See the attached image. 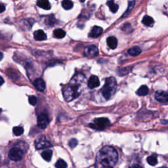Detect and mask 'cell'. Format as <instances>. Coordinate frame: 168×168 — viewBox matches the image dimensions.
<instances>
[{"label":"cell","instance_id":"obj_1","mask_svg":"<svg viewBox=\"0 0 168 168\" xmlns=\"http://www.w3.org/2000/svg\"><path fill=\"white\" fill-rule=\"evenodd\" d=\"M118 154L114 147H104L97 153L95 163V168H113L118 162Z\"/></svg>","mask_w":168,"mask_h":168},{"label":"cell","instance_id":"obj_2","mask_svg":"<svg viewBox=\"0 0 168 168\" xmlns=\"http://www.w3.org/2000/svg\"><path fill=\"white\" fill-rule=\"evenodd\" d=\"M85 80V76L81 73H77L70 81V84L66 86L63 91V96L66 101L70 102L80 95L79 88L81 84Z\"/></svg>","mask_w":168,"mask_h":168},{"label":"cell","instance_id":"obj_3","mask_svg":"<svg viewBox=\"0 0 168 168\" xmlns=\"http://www.w3.org/2000/svg\"><path fill=\"white\" fill-rule=\"evenodd\" d=\"M116 89V81L114 77H107L105 80V84L102 88V94L105 99L109 100L114 94Z\"/></svg>","mask_w":168,"mask_h":168},{"label":"cell","instance_id":"obj_4","mask_svg":"<svg viewBox=\"0 0 168 168\" xmlns=\"http://www.w3.org/2000/svg\"><path fill=\"white\" fill-rule=\"evenodd\" d=\"M110 125V121L106 118H97L94 120L93 123L89 124L91 127L97 130H104Z\"/></svg>","mask_w":168,"mask_h":168},{"label":"cell","instance_id":"obj_5","mask_svg":"<svg viewBox=\"0 0 168 168\" xmlns=\"http://www.w3.org/2000/svg\"><path fill=\"white\" fill-rule=\"evenodd\" d=\"M23 156H24V152L21 148L18 147L12 148L9 152V158L13 161H19L23 158Z\"/></svg>","mask_w":168,"mask_h":168},{"label":"cell","instance_id":"obj_6","mask_svg":"<svg viewBox=\"0 0 168 168\" xmlns=\"http://www.w3.org/2000/svg\"><path fill=\"white\" fill-rule=\"evenodd\" d=\"M51 147H52V144L46 139L44 135L40 136L35 141V147L37 150L44 149V148H48Z\"/></svg>","mask_w":168,"mask_h":168},{"label":"cell","instance_id":"obj_7","mask_svg":"<svg viewBox=\"0 0 168 168\" xmlns=\"http://www.w3.org/2000/svg\"><path fill=\"white\" fill-rule=\"evenodd\" d=\"M84 54L85 57L88 58L95 57L99 54V49L95 45H93L87 46L84 49Z\"/></svg>","mask_w":168,"mask_h":168},{"label":"cell","instance_id":"obj_8","mask_svg":"<svg viewBox=\"0 0 168 168\" xmlns=\"http://www.w3.org/2000/svg\"><path fill=\"white\" fill-rule=\"evenodd\" d=\"M49 124L48 117L45 114H41L38 118V126L42 130H44Z\"/></svg>","mask_w":168,"mask_h":168},{"label":"cell","instance_id":"obj_9","mask_svg":"<svg viewBox=\"0 0 168 168\" xmlns=\"http://www.w3.org/2000/svg\"><path fill=\"white\" fill-rule=\"evenodd\" d=\"M155 99L158 102L166 104L168 101V94L166 91H158L155 94Z\"/></svg>","mask_w":168,"mask_h":168},{"label":"cell","instance_id":"obj_10","mask_svg":"<svg viewBox=\"0 0 168 168\" xmlns=\"http://www.w3.org/2000/svg\"><path fill=\"white\" fill-rule=\"evenodd\" d=\"M87 85H88V87L90 89H94L99 87L100 85L99 77L94 75L91 76L88 81Z\"/></svg>","mask_w":168,"mask_h":168},{"label":"cell","instance_id":"obj_11","mask_svg":"<svg viewBox=\"0 0 168 168\" xmlns=\"http://www.w3.org/2000/svg\"><path fill=\"white\" fill-rule=\"evenodd\" d=\"M103 29L100 26H94L92 28L91 32L89 34V37L96 38L99 37L103 34Z\"/></svg>","mask_w":168,"mask_h":168},{"label":"cell","instance_id":"obj_12","mask_svg":"<svg viewBox=\"0 0 168 168\" xmlns=\"http://www.w3.org/2000/svg\"><path fill=\"white\" fill-rule=\"evenodd\" d=\"M34 85L38 91H44L45 89V83L41 78H38L34 81Z\"/></svg>","mask_w":168,"mask_h":168},{"label":"cell","instance_id":"obj_13","mask_svg":"<svg viewBox=\"0 0 168 168\" xmlns=\"http://www.w3.org/2000/svg\"><path fill=\"white\" fill-rule=\"evenodd\" d=\"M34 36L35 40L37 41H44L47 39L46 34L41 30H36L34 34Z\"/></svg>","mask_w":168,"mask_h":168},{"label":"cell","instance_id":"obj_14","mask_svg":"<svg viewBox=\"0 0 168 168\" xmlns=\"http://www.w3.org/2000/svg\"><path fill=\"white\" fill-rule=\"evenodd\" d=\"M107 44L110 49H114L117 48V45H118V40L114 36L108 37L107 39Z\"/></svg>","mask_w":168,"mask_h":168},{"label":"cell","instance_id":"obj_15","mask_svg":"<svg viewBox=\"0 0 168 168\" xmlns=\"http://www.w3.org/2000/svg\"><path fill=\"white\" fill-rule=\"evenodd\" d=\"M37 5L45 10H49L51 9V5L48 0H38Z\"/></svg>","mask_w":168,"mask_h":168},{"label":"cell","instance_id":"obj_16","mask_svg":"<svg viewBox=\"0 0 168 168\" xmlns=\"http://www.w3.org/2000/svg\"><path fill=\"white\" fill-rule=\"evenodd\" d=\"M107 5L109 7V8H110V10L112 11V13H115L118 11L119 6L117 4H116L113 0H109V1H108Z\"/></svg>","mask_w":168,"mask_h":168},{"label":"cell","instance_id":"obj_17","mask_svg":"<svg viewBox=\"0 0 168 168\" xmlns=\"http://www.w3.org/2000/svg\"><path fill=\"white\" fill-rule=\"evenodd\" d=\"M52 156L53 151L51 150H46L41 153V157L48 162H49L51 160Z\"/></svg>","mask_w":168,"mask_h":168},{"label":"cell","instance_id":"obj_18","mask_svg":"<svg viewBox=\"0 0 168 168\" xmlns=\"http://www.w3.org/2000/svg\"><path fill=\"white\" fill-rule=\"evenodd\" d=\"M141 53V49H140L139 47H133L128 50V53L131 56H137Z\"/></svg>","mask_w":168,"mask_h":168},{"label":"cell","instance_id":"obj_19","mask_svg":"<svg viewBox=\"0 0 168 168\" xmlns=\"http://www.w3.org/2000/svg\"><path fill=\"white\" fill-rule=\"evenodd\" d=\"M148 91H149V89H148L147 86H146V85H142L138 89L137 91V93L139 96H145L148 94Z\"/></svg>","mask_w":168,"mask_h":168},{"label":"cell","instance_id":"obj_20","mask_svg":"<svg viewBox=\"0 0 168 168\" xmlns=\"http://www.w3.org/2000/svg\"><path fill=\"white\" fill-rule=\"evenodd\" d=\"M73 5V2L71 0H63L62 2V6L66 10H70L72 9Z\"/></svg>","mask_w":168,"mask_h":168},{"label":"cell","instance_id":"obj_21","mask_svg":"<svg viewBox=\"0 0 168 168\" xmlns=\"http://www.w3.org/2000/svg\"><path fill=\"white\" fill-rule=\"evenodd\" d=\"M53 34H54V36L55 38L61 39V38H63L66 36V32L65 31L62 29H56L54 31Z\"/></svg>","mask_w":168,"mask_h":168},{"label":"cell","instance_id":"obj_22","mask_svg":"<svg viewBox=\"0 0 168 168\" xmlns=\"http://www.w3.org/2000/svg\"><path fill=\"white\" fill-rule=\"evenodd\" d=\"M142 22L145 26H150L154 24V20H153V18L149 16H144L143 18Z\"/></svg>","mask_w":168,"mask_h":168},{"label":"cell","instance_id":"obj_23","mask_svg":"<svg viewBox=\"0 0 168 168\" xmlns=\"http://www.w3.org/2000/svg\"><path fill=\"white\" fill-rule=\"evenodd\" d=\"M135 0H129V5H128V8L127 9V11H126V13H124V17H126V15H127L129 13L131 12V11L133 8L135 6Z\"/></svg>","mask_w":168,"mask_h":168},{"label":"cell","instance_id":"obj_24","mask_svg":"<svg viewBox=\"0 0 168 168\" xmlns=\"http://www.w3.org/2000/svg\"><path fill=\"white\" fill-rule=\"evenodd\" d=\"M56 168H66L67 167V163H66L64 160L60 159L55 163Z\"/></svg>","mask_w":168,"mask_h":168},{"label":"cell","instance_id":"obj_25","mask_svg":"<svg viewBox=\"0 0 168 168\" xmlns=\"http://www.w3.org/2000/svg\"><path fill=\"white\" fill-rule=\"evenodd\" d=\"M13 133L15 134V135L20 136L23 133H24V129H23L22 127H20V126L15 127L13 128Z\"/></svg>","mask_w":168,"mask_h":168},{"label":"cell","instance_id":"obj_26","mask_svg":"<svg viewBox=\"0 0 168 168\" xmlns=\"http://www.w3.org/2000/svg\"><path fill=\"white\" fill-rule=\"evenodd\" d=\"M147 162L148 164H150V166H155L157 163V158L155 156H148L147 159Z\"/></svg>","mask_w":168,"mask_h":168},{"label":"cell","instance_id":"obj_27","mask_svg":"<svg viewBox=\"0 0 168 168\" xmlns=\"http://www.w3.org/2000/svg\"><path fill=\"white\" fill-rule=\"evenodd\" d=\"M45 23H46V25H48L51 26H53L56 23V19L54 18V17L53 16H49L48 18H47Z\"/></svg>","mask_w":168,"mask_h":168},{"label":"cell","instance_id":"obj_28","mask_svg":"<svg viewBox=\"0 0 168 168\" xmlns=\"http://www.w3.org/2000/svg\"><path fill=\"white\" fill-rule=\"evenodd\" d=\"M122 30L127 33H131L132 32L133 30L131 28V26L130 25V24H129V23H126V24H125L122 26Z\"/></svg>","mask_w":168,"mask_h":168},{"label":"cell","instance_id":"obj_29","mask_svg":"<svg viewBox=\"0 0 168 168\" xmlns=\"http://www.w3.org/2000/svg\"><path fill=\"white\" fill-rule=\"evenodd\" d=\"M28 101L30 104L34 106V105H36L37 103V99L35 96H30L28 98Z\"/></svg>","mask_w":168,"mask_h":168},{"label":"cell","instance_id":"obj_30","mask_svg":"<svg viewBox=\"0 0 168 168\" xmlns=\"http://www.w3.org/2000/svg\"><path fill=\"white\" fill-rule=\"evenodd\" d=\"M77 140L75 139H72L71 140H70L69 141V143H68V145L70 146V148H74V147H76L77 146Z\"/></svg>","mask_w":168,"mask_h":168},{"label":"cell","instance_id":"obj_31","mask_svg":"<svg viewBox=\"0 0 168 168\" xmlns=\"http://www.w3.org/2000/svg\"><path fill=\"white\" fill-rule=\"evenodd\" d=\"M5 10V5L2 4V3H0V13H3Z\"/></svg>","mask_w":168,"mask_h":168},{"label":"cell","instance_id":"obj_32","mask_svg":"<svg viewBox=\"0 0 168 168\" xmlns=\"http://www.w3.org/2000/svg\"><path fill=\"white\" fill-rule=\"evenodd\" d=\"M130 168H143V167L140 166H139V165H137V164H135V165L132 166Z\"/></svg>","mask_w":168,"mask_h":168},{"label":"cell","instance_id":"obj_33","mask_svg":"<svg viewBox=\"0 0 168 168\" xmlns=\"http://www.w3.org/2000/svg\"><path fill=\"white\" fill-rule=\"evenodd\" d=\"M4 83V80H3V78L2 77H1L0 76V86H1V85Z\"/></svg>","mask_w":168,"mask_h":168},{"label":"cell","instance_id":"obj_34","mask_svg":"<svg viewBox=\"0 0 168 168\" xmlns=\"http://www.w3.org/2000/svg\"><path fill=\"white\" fill-rule=\"evenodd\" d=\"M3 54L2 52H0V61H1L2 60V58H3Z\"/></svg>","mask_w":168,"mask_h":168},{"label":"cell","instance_id":"obj_35","mask_svg":"<svg viewBox=\"0 0 168 168\" xmlns=\"http://www.w3.org/2000/svg\"><path fill=\"white\" fill-rule=\"evenodd\" d=\"M85 1V0H80V2H82V3L84 2Z\"/></svg>","mask_w":168,"mask_h":168},{"label":"cell","instance_id":"obj_36","mask_svg":"<svg viewBox=\"0 0 168 168\" xmlns=\"http://www.w3.org/2000/svg\"><path fill=\"white\" fill-rule=\"evenodd\" d=\"M160 168H167L166 167H160Z\"/></svg>","mask_w":168,"mask_h":168}]
</instances>
